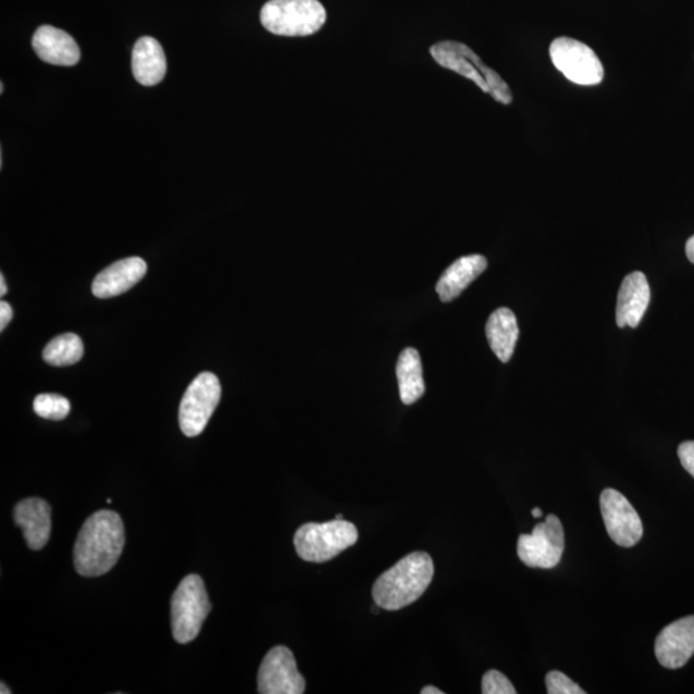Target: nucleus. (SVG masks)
I'll use <instances>...</instances> for the list:
<instances>
[{
    "mask_svg": "<svg viewBox=\"0 0 694 694\" xmlns=\"http://www.w3.org/2000/svg\"><path fill=\"white\" fill-rule=\"evenodd\" d=\"M434 572V561L424 552H414L401 558L375 580L374 604L388 611H398L414 604L426 592Z\"/></svg>",
    "mask_w": 694,
    "mask_h": 694,
    "instance_id": "obj_2",
    "label": "nucleus"
},
{
    "mask_svg": "<svg viewBox=\"0 0 694 694\" xmlns=\"http://www.w3.org/2000/svg\"><path fill=\"white\" fill-rule=\"evenodd\" d=\"M33 48L41 61L57 66H74L80 49L70 34L51 25L40 26L33 37Z\"/></svg>",
    "mask_w": 694,
    "mask_h": 694,
    "instance_id": "obj_16",
    "label": "nucleus"
},
{
    "mask_svg": "<svg viewBox=\"0 0 694 694\" xmlns=\"http://www.w3.org/2000/svg\"><path fill=\"white\" fill-rule=\"evenodd\" d=\"M487 260L483 255H467L453 263L443 273L436 293L443 302H450L464 292L471 283L486 271Z\"/></svg>",
    "mask_w": 694,
    "mask_h": 694,
    "instance_id": "obj_17",
    "label": "nucleus"
},
{
    "mask_svg": "<svg viewBox=\"0 0 694 694\" xmlns=\"http://www.w3.org/2000/svg\"><path fill=\"white\" fill-rule=\"evenodd\" d=\"M555 67L579 85H598L605 70L596 53L584 42L568 37L557 38L549 48Z\"/></svg>",
    "mask_w": 694,
    "mask_h": 694,
    "instance_id": "obj_9",
    "label": "nucleus"
},
{
    "mask_svg": "<svg viewBox=\"0 0 694 694\" xmlns=\"http://www.w3.org/2000/svg\"><path fill=\"white\" fill-rule=\"evenodd\" d=\"M0 685H2V691H0V693H2V694H10L11 693V691L9 690V686H7L4 684V682H2V684H0Z\"/></svg>",
    "mask_w": 694,
    "mask_h": 694,
    "instance_id": "obj_31",
    "label": "nucleus"
},
{
    "mask_svg": "<svg viewBox=\"0 0 694 694\" xmlns=\"http://www.w3.org/2000/svg\"><path fill=\"white\" fill-rule=\"evenodd\" d=\"M359 540L358 529L345 520L309 522L296 531L297 555L307 562L323 563L352 547Z\"/></svg>",
    "mask_w": 694,
    "mask_h": 694,
    "instance_id": "obj_5",
    "label": "nucleus"
},
{
    "mask_svg": "<svg viewBox=\"0 0 694 694\" xmlns=\"http://www.w3.org/2000/svg\"><path fill=\"white\" fill-rule=\"evenodd\" d=\"M484 694H516L517 691L509 679L503 676L500 671L491 670L487 671L483 678Z\"/></svg>",
    "mask_w": 694,
    "mask_h": 694,
    "instance_id": "obj_24",
    "label": "nucleus"
},
{
    "mask_svg": "<svg viewBox=\"0 0 694 694\" xmlns=\"http://www.w3.org/2000/svg\"><path fill=\"white\" fill-rule=\"evenodd\" d=\"M396 375H398L400 398L404 404L410 406L420 400L424 394V381L422 361L420 352L413 347H408L400 354L398 364H396Z\"/></svg>",
    "mask_w": 694,
    "mask_h": 694,
    "instance_id": "obj_20",
    "label": "nucleus"
},
{
    "mask_svg": "<svg viewBox=\"0 0 694 694\" xmlns=\"http://www.w3.org/2000/svg\"><path fill=\"white\" fill-rule=\"evenodd\" d=\"M422 694H443L444 692L436 689V686H424V689L421 691Z\"/></svg>",
    "mask_w": 694,
    "mask_h": 694,
    "instance_id": "obj_28",
    "label": "nucleus"
},
{
    "mask_svg": "<svg viewBox=\"0 0 694 694\" xmlns=\"http://www.w3.org/2000/svg\"><path fill=\"white\" fill-rule=\"evenodd\" d=\"M146 273L147 264L144 259L134 257L116 261L97 275L91 293L98 299L123 295L144 280Z\"/></svg>",
    "mask_w": 694,
    "mask_h": 694,
    "instance_id": "obj_13",
    "label": "nucleus"
},
{
    "mask_svg": "<svg viewBox=\"0 0 694 694\" xmlns=\"http://www.w3.org/2000/svg\"><path fill=\"white\" fill-rule=\"evenodd\" d=\"M132 71L136 80L145 87H153L164 80L166 57L158 40L151 37L137 40L132 53Z\"/></svg>",
    "mask_w": 694,
    "mask_h": 694,
    "instance_id": "obj_18",
    "label": "nucleus"
},
{
    "mask_svg": "<svg viewBox=\"0 0 694 694\" xmlns=\"http://www.w3.org/2000/svg\"><path fill=\"white\" fill-rule=\"evenodd\" d=\"M51 515V506L39 498L21 500L14 507V522L23 530L28 548L39 550L47 545L52 530Z\"/></svg>",
    "mask_w": 694,
    "mask_h": 694,
    "instance_id": "obj_14",
    "label": "nucleus"
},
{
    "mask_svg": "<svg viewBox=\"0 0 694 694\" xmlns=\"http://www.w3.org/2000/svg\"><path fill=\"white\" fill-rule=\"evenodd\" d=\"M306 679L297 670L292 650L285 646L274 647L264 657L258 676V692L261 694H302Z\"/></svg>",
    "mask_w": 694,
    "mask_h": 694,
    "instance_id": "obj_10",
    "label": "nucleus"
},
{
    "mask_svg": "<svg viewBox=\"0 0 694 694\" xmlns=\"http://www.w3.org/2000/svg\"><path fill=\"white\" fill-rule=\"evenodd\" d=\"M84 356L82 338L74 334L57 336L46 346L42 359L53 367H67L80 361Z\"/></svg>",
    "mask_w": 694,
    "mask_h": 694,
    "instance_id": "obj_21",
    "label": "nucleus"
},
{
    "mask_svg": "<svg viewBox=\"0 0 694 694\" xmlns=\"http://www.w3.org/2000/svg\"><path fill=\"white\" fill-rule=\"evenodd\" d=\"M565 552V531L556 515L537 523L533 533L522 534L517 554L529 568L554 569L561 562Z\"/></svg>",
    "mask_w": 694,
    "mask_h": 694,
    "instance_id": "obj_8",
    "label": "nucleus"
},
{
    "mask_svg": "<svg viewBox=\"0 0 694 694\" xmlns=\"http://www.w3.org/2000/svg\"><path fill=\"white\" fill-rule=\"evenodd\" d=\"M655 654L664 668H683L694 655V616L674 621L664 628L657 635Z\"/></svg>",
    "mask_w": 694,
    "mask_h": 694,
    "instance_id": "obj_12",
    "label": "nucleus"
},
{
    "mask_svg": "<svg viewBox=\"0 0 694 694\" xmlns=\"http://www.w3.org/2000/svg\"><path fill=\"white\" fill-rule=\"evenodd\" d=\"M649 300L650 289L646 275L642 272L627 275L621 283L618 306H616V323L619 327H639Z\"/></svg>",
    "mask_w": 694,
    "mask_h": 694,
    "instance_id": "obj_15",
    "label": "nucleus"
},
{
    "mask_svg": "<svg viewBox=\"0 0 694 694\" xmlns=\"http://www.w3.org/2000/svg\"><path fill=\"white\" fill-rule=\"evenodd\" d=\"M520 330L517 318L511 309L499 308L488 317L486 337L491 349L503 363H508L513 357Z\"/></svg>",
    "mask_w": 694,
    "mask_h": 694,
    "instance_id": "obj_19",
    "label": "nucleus"
},
{
    "mask_svg": "<svg viewBox=\"0 0 694 694\" xmlns=\"http://www.w3.org/2000/svg\"><path fill=\"white\" fill-rule=\"evenodd\" d=\"M13 310L9 302H0V331H4L7 325L12 321Z\"/></svg>",
    "mask_w": 694,
    "mask_h": 694,
    "instance_id": "obj_26",
    "label": "nucleus"
},
{
    "mask_svg": "<svg viewBox=\"0 0 694 694\" xmlns=\"http://www.w3.org/2000/svg\"><path fill=\"white\" fill-rule=\"evenodd\" d=\"M3 91H4V85H3V83H2V85H0V94H2V95H3Z\"/></svg>",
    "mask_w": 694,
    "mask_h": 694,
    "instance_id": "obj_32",
    "label": "nucleus"
},
{
    "mask_svg": "<svg viewBox=\"0 0 694 694\" xmlns=\"http://www.w3.org/2000/svg\"><path fill=\"white\" fill-rule=\"evenodd\" d=\"M432 59L438 65L467 77L476 83L478 87L491 95L495 101L511 104L513 95L508 84L493 69L485 65L483 60L470 47L458 41H441L430 48Z\"/></svg>",
    "mask_w": 694,
    "mask_h": 694,
    "instance_id": "obj_3",
    "label": "nucleus"
},
{
    "mask_svg": "<svg viewBox=\"0 0 694 694\" xmlns=\"http://www.w3.org/2000/svg\"><path fill=\"white\" fill-rule=\"evenodd\" d=\"M600 511L608 535L620 547H634L642 540L643 523L629 500L614 488L600 494Z\"/></svg>",
    "mask_w": 694,
    "mask_h": 694,
    "instance_id": "obj_11",
    "label": "nucleus"
},
{
    "mask_svg": "<svg viewBox=\"0 0 694 694\" xmlns=\"http://www.w3.org/2000/svg\"><path fill=\"white\" fill-rule=\"evenodd\" d=\"M533 516L535 517V519H540V517L543 516L542 509L541 508H534L533 509Z\"/></svg>",
    "mask_w": 694,
    "mask_h": 694,
    "instance_id": "obj_30",
    "label": "nucleus"
},
{
    "mask_svg": "<svg viewBox=\"0 0 694 694\" xmlns=\"http://www.w3.org/2000/svg\"><path fill=\"white\" fill-rule=\"evenodd\" d=\"M545 684H547V692L549 694H584L585 691L572 682L568 676H565L561 671H550L545 678Z\"/></svg>",
    "mask_w": 694,
    "mask_h": 694,
    "instance_id": "obj_23",
    "label": "nucleus"
},
{
    "mask_svg": "<svg viewBox=\"0 0 694 694\" xmlns=\"http://www.w3.org/2000/svg\"><path fill=\"white\" fill-rule=\"evenodd\" d=\"M260 21L269 33L281 37H309L321 30L327 12L320 0H269Z\"/></svg>",
    "mask_w": 694,
    "mask_h": 694,
    "instance_id": "obj_4",
    "label": "nucleus"
},
{
    "mask_svg": "<svg viewBox=\"0 0 694 694\" xmlns=\"http://www.w3.org/2000/svg\"><path fill=\"white\" fill-rule=\"evenodd\" d=\"M678 456L685 471L694 478V442L681 444L678 448Z\"/></svg>",
    "mask_w": 694,
    "mask_h": 694,
    "instance_id": "obj_25",
    "label": "nucleus"
},
{
    "mask_svg": "<svg viewBox=\"0 0 694 694\" xmlns=\"http://www.w3.org/2000/svg\"><path fill=\"white\" fill-rule=\"evenodd\" d=\"M70 409V401L61 395L41 394L34 400V412L45 420H65Z\"/></svg>",
    "mask_w": 694,
    "mask_h": 694,
    "instance_id": "obj_22",
    "label": "nucleus"
},
{
    "mask_svg": "<svg viewBox=\"0 0 694 694\" xmlns=\"http://www.w3.org/2000/svg\"><path fill=\"white\" fill-rule=\"evenodd\" d=\"M5 294H7V285L4 281V275L2 274V277H0V296H4Z\"/></svg>",
    "mask_w": 694,
    "mask_h": 694,
    "instance_id": "obj_29",
    "label": "nucleus"
},
{
    "mask_svg": "<svg viewBox=\"0 0 694 694\" xmlns=\"http://www.w3.org/2000/svg\"><path fill=\"white\" fill-rule=\"evenodd\" d=\"M336 519H337V520H344V519H343V515H338V516L336 517Z\"/></svg>",
    "mask_w": 694,
    "mask_h": 694,
    "instance_id": "obj_33",
    "label": "nucleus"
},
{
    "mask_svg": "<svg viewBox=\"0 0 694 694\" xmlns=\"http://www.w3.org/2000/svg\"><path fill=\"white\" fill-rule=\"evenodd\" d=\"M125 529L122 517L113 511L91 515L80 530L74 548V565L85 578L102 577L112 570L123 554Z\"/></svg>",
    "mask_w": 694,
    "mask_h": 694,
    "instance_id": "obj_1",
    "label": "nucleus"
},
{
    "mask_svg": "<svg viewBox=\"0 0 694 694\" xmlns=\"http://www.w3.org/2000/svg\"><path fill=\"white\" fill-rule=\"evenodd\" d=\"M685 253H686V258H689L691 263L694 264V236H692L689 240H686Z\"/></svg>",
    "mask_w": 694,
    "mask_h": 694,
    "instance_id": "obj_27",
    "label": "nucleus"
},
{
    "mask_svg": "<svg viewBox=\"0 0 694 694\" xmlns=\"http://www.w3.org/2000/svg\"><path fill=\"white\" fill-rule=\"evenodd\" d=\"M210 611L211 604L203 580L198 575L184 578L172 598L174 640L181 644L195 641Z\"/></svg>",
    "mask_w": 694,
    "mask_h": 694,
    "instance_id": "obj_6",
    "label": "nucleus"
},
{
    "mask_svg": "<svg viewBox=\"0 0 694 694\" xmlns=\"http://www.w3.org/2000/svg\"><path fill=\"white\" fill-rule=\"evenodd\" d=\"M221 398L222 386L215 374L203 372L197 375L184 394L179 407L183 434L188 437L202 434Z\"/></svg>",
    "mask_w": 694,
    "mask_h": 694,
    "instance_id": "obj_7",
    "label": "nucleus"
}]
</instances>
